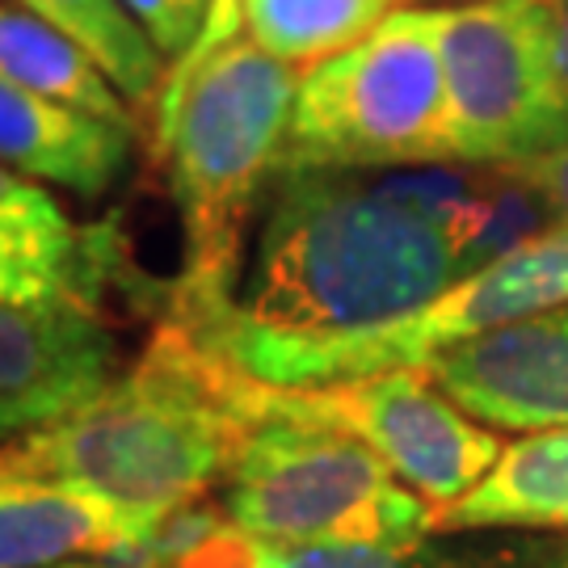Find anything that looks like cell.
<instances>
[{
  "instance_id": "obj_1",
  "label": "cell",
  "mask_w": 568,
  "mask_h": 568,
  "mask_svg": "<svg viewBox=\"0 0 568 568\" xmlns=\"http://www.w3.org/2000/svg\"><path fill=\"white\" fill-rule=\"evenodd\" d=\"M464 278L450 236L392 194L384 169H278L227 307L182 333L257 384L333 387Z\"/></svg>"
},
{
  "instance_id": "obj_2",
  "label": "cell",
  "mask_w": 568,
  "mask_h": 568,
  "mask_svg": "<svg viewBox=\"0 0 568 568\" xmlns=\"http://www.w3.org/2000/svg\"><path fill=\"white\" fill-rule=\"evenodd\" d=\"M300 77L248 39L236 0H215L203 34L164 72L156 156L182 220L169 325H206L241 283L248 220L283 169Z\"/></svg>"
},
{
  "instance_id": "obj_3",
  "label": "cell",
  "mask_w": 568,
  "mask_h": 568,
  "mask_svg": "<svg viewBox=\"0 0 568 568\" xmlns=\"http://www.w3.org/2000/svg\"><path fill=\"white\" fill-rule=\"evenodd\" d=\"M244 426L241 371L164 321L102 396L0 447V476L89 488L156 535L224 480Z\"/></svg>"
},
{
  "instance_id": "obj_4",
  "label": "cell",
  "mask_w": 568,
  "mask_h": 568,
  "mask_svg": "<svg viewBox=\"0 0 568 568\" xmlns=\"http://www.w3.org/2000/svg\"><path fill=\"white\" fill-rule=\"evenodd\" d=\"M248 417L227 459V523L262 544H422L434 506L405 488L358 434L316 417L291 387L241 371Z\"/></svg>"
},
{
  "instance_id": "obj_5",
  "label": "cell",
  "mask_w": 568,
  "mask_h": 568,
  "mask_svg": "<svg viewBox=\"0 0 568 568\" xmlns=\"http://www.w3.org/2000/svg\"><path fill=\"white\" fill-rule=\"evenodd\" d=\"M450 161L438 9H396L300 77L283 169H408Z\"/></svg>"
},
{
  "instance_id": "obj_6",
  "label": "cell",
  "mask_w": 568,
  "mask_h": 568,
  "mask_svg": "<svg viewBox=\"0 0 568 568\" xmlns=\"http://www.w3.org/2000/svg\"><path fill=\"white\" fill-rule=\"evenodd\" d=\"M447 140L459 164H527L568 143L548 63V0L438 9Z\"/></svg>"
},
{
  "instance_id": "obj_7",
  "label": "cell",
  "mask_w": 568,
  "mask_h": 568,
  "mask_svg": "<svg viewBox=\"0 0 568 568\" xmlns=\"http://www.w3.org/2000/svg\"><path fill=\"white\" fill-rule=\"evenodd\" d=\"M304 408L358 434L392 476L434 509L459 501L501 459L506 443L476 426L426 371H387L333 387H291Z\"/></svg>"
},
{
  "instance_id": "obj_8",
  "label": "cell",
  "mask_w": 568,
  "mask_h": 568,
  "mask_svg": "<svg viewBox=\"0 0 568 568\" xmlns=\"http://www.w3.org/2000/svg\"><path fill=\"white\" fill-rule=\"evenodd\" d=\"M417 371L497 429L568 426V304L443 345Z\"/></svg>"
},
{
  "instance_id": "obj_9",
  "label": "cell",
  "mask_w": 568,
  "mask_h": 568,
  "mask_svg": "<svg viewBox=\"0 0 568 568\" xmlns=\"http://www.w3.org/2000/svg\"><path fill=\"white\" fill-rule=\"evenodd\" d=\"M114 366L119 345L93 307L0 304V443L102 396Z\"/></svg>"
},
{
  "instance_id": "obj_10",
  "label": "cell",
  "mask_w": 568,
  "mask_h": 568,
  "mask_svg": "<svg viewBox=\"0 0 568 568\" xmlns=\"http://www.w3.org/2000/svg\"><path fill=\"white\" fill-rule=\"evenodd\" d=\"M105 244L39 182L0 164V304H81L102 286Z\"/></svg>"
},
{
  "instance_id": "obj_11",
  "label": "cell",
  "mask_w": 568,
  "mask_h": 568,
  "mask_svg": "<svg viewBox=\"0 0 568 568\" xmlns=\"http://www.w3.org/2000/svg\"><path fill=\"white\" fill-rule=\"evenodd\" d=\"M131 126L93 119L0 77V164L77 199H102L126 178Z\"/></svg>"
},
{
  "instance_id": "obj_12",
  "label": "cell",
  "mask_w": 568,
  "mask_h": 568,
  "mask_svg": "<svg viewBox=\"0 0 568 568\" xmlns=\"http://www.w3.org/2000/svg\"><path fill=\"white\" fill-rule=\"evenodd\" d=\"M152 530L114 501L63 480L0 476V568H55L81 556H135Z\"/></svg>"
},
{
  "instance_id": "obj_13",
  "label": "cell",
  "mask_w": 568,
  "mask_h": 568,
  "mask_svg": "<svg viewBox=\"0 0 568 568\" xmlns=\"http://www.w3.org/2000/svg\"><path fill=\"white\" fill-rule=\"evenodd\" d=\"M568 530V426L535 429L509 443L480 485L434 509V530Z\"/></svg>"
},
{
  "instance_id": "obj_14",
  "label": "cell",
  "mask_w": 568,
  "mask_h": 568,
  "mask_svg": "<svg viewBox=\"0 0 568 568\" xmlns=\"http://www.w3.org/2000/svg\"><path fill=\"white\" fill-rule=\"evenodd\" d=\"M0 77L93 119L131 126V110L102 63L47 18L0 0Z\"/></svg>"
},
{
  "instance_id": "obj_15",
  "label": "cell",
  "mask_w": 568,
  "mask_h": 568,
  "mask_svg": "<svg viewBox=\"0 0 568 568\" xmlns=\"http://www.w3.org/2000/svg\"><path fill=\"white\" fill-rule=\"evenodd\" d=\"M248 39L295 72L342 55L387 18L392 0H236Z\"/></svg>"
},
{
  "instance_id": "obj_16",
  "label": "cell",
  "mask_w": 568,
  "mask_h": 568,
  "mask_svg": "<svg viewBox=\"0 0 568 568\" xmlns=\"http://www.w3.org/2000/svg\"><path fill=\"white\" fill-rule=\"evenodd\" d=\"M18 4L81 42L126 102L148 105L152 93H161V51L122 9V0H18Z\"/></svg>"
},
{
  "instance_id": "obj_17",
  "label": "cell",
  "mask_w": 568,
  "mask_h": 568,
  "mask_svg": "<svg viewBox=\"0 0 568 568\" xmlns=\"http://www.w3.org/2000/svg\"><path fill=\"white\" fill-rule=\"evenodd\" d=\"M422 544H262L257 568H417Z\"/></svg>"
},
{
  "instance_id": "obj_18",
  "label": "cell",
  "mask_w": 568,
  "mask_h": 568,
  "mask_svg": "<svg viewBox=\"0 0 568 568\" xmlns=\"http://www.w3.org/2000/svg\"><path fill=\"white\" fill-rule=\"evenodd\" d=\"M122 9L135 18V26L161 55L178 60L190 51V42L203 34L215 0H122Z\"/></svg>"
},
{
  "instance_id": "obj_19",
  "label": "cell",
  "mask_w": 568,
  "mask_h": 568,
  "mask_svg": "<svg viewBox=\"0 0 568 568\" xmlns=\"http://www.w3.org/2000/svg\"><path fill=\"white\" fill-rule=\"evenodd\" d=\"M518 169H523V178L544 194V203H548V211H551V224L568 227V143L556 148V152H548V156H535V161L518 164Z\"/></svg>"
},
{
  "instance_id": "obj_20",
  "label": "cell",
  "mask_w": 568,
  "mask_h": 568,
  "mask_svg": "<svg viewBox=\"0 0 568 568\" xmlns=\"http://www.w3.org/2000/svg\"><path fill=\"white\" fill-rule=\"evenodd\" d=\"M548 63L556 98L568 114V0H548Z\"/></svg>"
},
{
  "instance_id": "obj_21",
  "label": "cell",
  "mask_w": 568,
  "mask_h": 568,
  "mask_svg": "<svg viewBox=\"0 0 568 568\" xmlns=\"http://www.w3.org/2000/svg\"><path fill=\"white\" fill-rule=\"evenodd\" d=\"M551 568H568V544H565V551H560V556L551 560Z\"/></svg>"
},
{
  "instance_id": "obj_22",
  "label": "cell",
  "mask_w": 568,
  "mask_h": 568,
  "mask_svg": "<svg viewBox=\"0 0 568 568\" xmlns=\"http://www.w3.org/2000/svg\"><path fill=\"white\" fill-rule=\"evenodd\" d=\"M55 568H98V565H84V560H68V565H55Z\"/></svg>"
}]
</instances>
